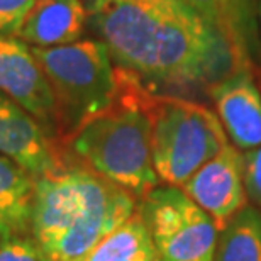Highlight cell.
I'll list each match as a JSON object with an SVG mask.
<instances>
[{"label": "cell", "mask_w": 261, "mask_h": 261, "mask_svg": "<svg viewBox=\"0 0 261 261\" xmlns=\"http://www.w3.org/2000/svg\"><path fill=\"white\" fill-rule=\"evenodd\" d=\"M82 261H158L153 241L138 208Z\"/></svg>", "instance_id": "5bb4252c"}, {"label": "cell", "mask_w": 261, "mask_h": 261, "mask_svg": "<svg viewBox=\"0 0 261 261\" xmlns=\"http://www.w3.org/2000/svg\"><path fill=\"white\" fill-rule=\"evenodd\" d=\"M117 75L119 93L112 106L82 126L63 146L75 161L141 200L160 185L146 112L148 87L122 68H117Z\"/></svg>", "instance_id": "3957f363"}, {"label": "cell", "mask_w": 261, "mask_h": 261, "mask_svg": "<svg viewBox=\"0 0 261 261\" xmlns=\"http://www.w3.org/2000/svg\"><path fill=\"white\" fill-rule=\"evenodd\" d=\"M243 184L248 203L261 211V144L243 151Z\"/></svg>", "instance_id": "2e32d148"}, {"label": "cell", "mask_w": 261, "mask_h": 261, "mask_svg": "<svg viewBox=\"0 0 261 261\" xmlns=\"http://www.w3.org/2000/svg\"><path fill=\"white\" fill-rule=\"evenodd\" d=\"M180 189L208 214L221 231L248 205L243 184V151L229 143L200 166Z\"/></svg>", "instance_id": "ba28073f"}, {"label": "cell", "mask_w": 261, "mask_h": 261, "mask_svg": "<svg viewBox=\"0 0 261 261\" xmlns=\"http://www.w3.org/2000/svg\"><path fill=\"white\" fill-rule=\"evenodd\" d=\"M0 154L34 176L55 173L66 163L65 146L12 98L0 93Z\"/></svg>", "instance_id": "52a82bcc"}, {"label": "cell", "mask_w": 261, "mask_h": 261, "mask_svg": "<svg viewBox=\"0 0 261 261\" xmlns=\"http://www.w3.org/2000/svg\"><path fill=\"white\" fill-rule=\"evenodd\" d=\"M88 22L83 0H39L15 38L33 48H53L80 41Z\"/></svg>", "instance_id": "7c38bea8"}, {"label": "cell", "mask_w": 261, "mask_h": 261, "mask_svg": "<svg viewBox=\"0 0 261 261\" xmlns=\"http://www.w3.org/2000/svg\"><path fill=\"white\" fill-rule=\"evenodd\" d=\"M0 261H46L33 236L0 238Z\"/></svg>", "instance_id": "ac0fdd59"}, {"label": "cell", "mask_w": 261, "mask_h": 261, "mask_svg": "<svg viewBox=\"0 0 261 261\" xmlns=\"http://www.w3.org/2000/svg\"><path fill=\"white\" fill-rule=\"evenodd\" d=\"M53 93L61 144L109 109L119 93L117 66L107 46L82 39L53 48H31Z\"/></svg>", "instance_id": "277c9868"}, {"label": "cell", "mask_w": 261, "mask_h": 261, "mask_svg": "<svg viewBox=\"0 0 261 261\" xmlns=\"http://www.w3.org/2000/svg\"><path fill=\"white\" fill-rule=\"evenodd\" d=\"M158 261H212L219 229L180 187L160 184L138 202Z\"/></svg>", "instance_id": "8992f818"}, {"label": "cell", "mask_w": 261, "mask_h": 261, "mask_svg": "<svg viewBox=\"0 0 261 261\" xmlns=\"http://www.w3.org/2000/svg\"><path fill=\"white\" fill-rule=\"evenodd\" d=\"M207 93L229 141L248 151L261 144V92L251 66H236Z\"/></svg>", "instance_id": "30bf717a"}, {"label": "cell", "mask_w": 261, "mask_h": 261, "mask_svg": "<svg viewBox=\"0 0 261 261\" xmlns=\"http://www.w3.org/2000/svg\"><path fill=\"white\" fill-rule=\"evenodd\" d=\"M138 202L68 154L60 170L36 178L31 236L46 261H82L133 216Z\"/></svg>", "instance_id": "7a4b0ae2"}, {"label": "cell", "mask_w": 261, "mask_h": 261, "mask_svg": "<svg viewBox=\"0 0 261 261\" xmlns=\"http://www.w3.org/2000/svg\"><path fill=\"white\" fill-rule=\"evenodd\" d=\"M151 153L160 184L181 187L195 171L231 143L217 114L184 95L148 88Z\"/></svg>", "instance_id": "5b68a950"}, {"label": "cell", "mask_w": 261, "mask_h": 261, "mask_svg": "<svg viewBox=\"0 0 261 261\" xmlns=\"http://www.w3.org/2000/svg\"><path fill=\"white\" fill-rule=\"evenodd\" d=\"M258 87H259V92H261V73L258 75Z\"/></svg>", "instance_id": "ffe728a7"}, {"label": "cell", "mask_w": 261, "mask_h": 261, "mask_svg": "<svg viewBox=\"0 0 261 261\" xmlns=\"http://www.w3.org/2000/svg\"><path fill=\"white\" fill-rule=\"evenodd\" d=\"M212 261H261V211L248 205L219 231Z\"/></svg>", "instance_id": "9a60e30c"}, {"label": "cell", "mask_w": 261, "mask_h": 261, "mask_svg": "<svg viewBox=\"0 0 261 261\" xmlns=\"http://www.w3.org/2000/svg\"><path fill=\"white\" fill-rule=\"evenodd\" d=\"M258 24H259V38H261V0H258Z\"/></svg>", "instance_id": "d6986e66"}, {"label": "cell", "mask_w": 261, "mask_h": 261, "mask_svg": "<svg viewBox=\"0 0 261 261\" xmlns=\"http://www.w3.org/2000/svg\"><path fill=\"white\" fill-rule=\"evenodd\" d=\"M112 61L151 92L207 88L238 66L224 36L185 0H83Z\"/></svg>", "instance_id": "6da1fadb"}, {"label": "cell", "mask_w": 261, "mask_h": 261, "mask_svg": "<svg viewBox=\"0 0 261 261\" xmlns=\"http://www.w3.org/2000/svg\"><path fill=\"white\" fill-rule=\"evenodd\" d=\"M0 93L33 114L51 138L60 141L48 80L31 48L12 36H0Z\"/></svg>", "instance_id": "9c48e42d"}, {"label": "cell", "mask_w": 261, "mask_h": 261, "mask_svg": "<svg viewBox=\"0 0 261 261\" xmlns=\"http://www.w3.org/2000/svg\"><path fill=\"white\" fill-rule=\"evenodd\" d=\"M39 0H0V36L15 38Z\"/></svg>", "instance_id": "e0dca14e"}, {"label": "cell", "mask_w": 261, "mask_h": 261, "mask_svg": "<svg viewBox=\"0 0 261 261\" xmlns=\"http://www.w3.org/2000/svg\"><path fill=\"white\" fill-rule=\"evenodd\" d=\"M36 178L0 154V238L31 236Z\"/></svg>", "instance_id": "4fadbf2b"}, {"label": "cell", "mask_w": 261, "mask_h": 261, "mask_svg": "<svg viewBox=\"0 0 261 261\" xmlns=\"http://www.w3.org/2000/svg\"><path fill=\"white\" fill-rule=\"evenodd\" d=\"M231 46L238 66L254 68L261 56L258 0H185Z\"/></svg>", "instance_id": "8fae6325"}]
</instances>
